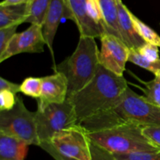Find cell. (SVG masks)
Instances as JSON below:
<instances>
[{
    "label": "cell",
    "mask_w": 160,
    "mask_h": 160,
    "mask_svg": "<svg viewBox=\"0 0 160 160\" xmlns=\"http://www.w3.org/2000/svg\"><path fill=\"white\" fill-rule=\"evenodd\" d=\"M15 94L9 91H0V111L11 110L17 102Z\"/></svg>",
    "instance_id": "obj_25"
},
{
    "label": "cell",
    "mask_w": 160,
    "mask_h": 160,
    "mask_svg": "<svg viewBox=\"0 0 160 160\" xmlns=\"http://www.w3.org/2000/svg\"><path fill=\"white\" fill-rule=\"evenodd\" d=\"M102 12L106 33L121 39L118 23L117 0H98ZM122 40V39H121Z\"/></svg>",
    "instance_id": "obj_16"
},
{
    "label": "cell",
    "mask_w": 160,
    "mask_h": 160,
    "mask_svg": "<svg viewBox=\"0 0 160 160\" xmlns=\"http://www.w3.org/2000/svg\"><path fill=\"white\" fill-rule=\"evenodd\" d=\"M128 88L124 77L117 76L101 65L87 86L67 97L78 117V124L112 109Z\"/></svg>",
    "instance_id": "obj_1"
},
{
    "label": "cell",
    "mask_w": 160,
    "mask_h": 160,
    "mask_svg": "<svg viewBox=\"0 0 160 160\" xmlns=\"http://www.w3.org/2000/svg\"><path fill=\"white\" fill-rule=\"evenodd\" d=\"M131 18H132L133 22H134L136 31L138 33L140 37L146 43L152 44V45H156V46L160 48V37L159 34L152 28L148 27L146 23L139 20L132 12H131Z\"/></svg>",
    "instance_id": "obj_19"
},
{
    "label": "cell",
    "mask_w": 160,
    "mask_h": 160,
    "mask_svg": "<svg viewBox=\"0 0 160 160\" xmlns=\"http://www.w3.org/2000/svg\"><path fill=\"white\" fill-rule=\"evenodd\" d=\"M137 51L146 59L150 60H157L159 59V47L150 43H145Z\"/></svg>",
    "instance_id": "obj_26"
},
{
    "label": "cell",
    "mask_w": 160,
    "mask_h": 160,
    "mask_svg": "<svg viewBox=\"0 0 160 160\" xmlns=\"http://www.w3.org/2000/svg\"><path fill=\"white\" fill-rule=\"evenodd\" d=\"M88 133L92 142L111 154L160 149L143 134L142 127L132 123H120Z\"/></svg>",
    "instance_id": "obj_4"
},
{
    "label": "cell",
    "mask_w": 160,
    "mask_h": 160,
    "mask_svg": "<svg viewBox=\"0 0 160 160\" xmlns=\"http://www.w3.org/2000/svg\"><path fill=\"white\" fill-rule=\"evenodd\" d=\"M35 117L40 145L50 142L56 133L78 123L74 108L67 98L62 103L50 104L44 109H37Z\"/></svg>",
    "instance_id": "obj_6"
},
{
    "label": "cell",
    "mask_w": 160,
    "mask_h": 160,
    "mask_svg": "<svg viewBox=\"0 0 160 160\" xmlns=\"http://www.w3.org/2000/svg\"><path fill=\"white\" fill-rule=\"evenodd\" d=\"M140 82L145 85V88H142L147 100L152 104L160 107V75L156 76L150 81H143L139 80Z\"/></svg>",
    "instance_id": "obj_21"
},
{
    "label": "cell",
    "mask_w": 160,
    "mask_h": 160,
    "mask_svg": "<svg viewBox=\"0 0 160 160\" xmlns=\"http://www.w3.org/2000/svg\"><path fill=\"white\" fill-rule=\"evenodd\" d=\"M27 2H28V0H3L0 3V6H17V5L23 4Z\"/></svg>",
    "instance_id": "obj_29"
},
{
    "label": "cell",
    "mask_w": 160,
    "mask_h": 160,
    "mask_svg": "<svg viewBox=\"0 0 160 160\" xmlns=\"http://www.w3.org/2000/svg\"><path fill=\"white\" fill-rule=\"evenodd\" d=\"M46 45L42 26L31 24L22 32L17 33L3 53L0 55V62L20 53H40Z\"/></svg>",
    "instance_id": "obj_9"
},
{
    "label": "cell",
    "mask_w": 160,
    "mask_h": 160,
    "mask_svg": "<svg viewBox=\"0 0 160 160\" xmlns=\"http://www.w3.org/2000/svg\"><path fill=\"white\" fill-rule=\"evenodd\" d=\"M99 65V50L95 38L80 36L73 54L63 62L55 66L54 70L62 72L67 77L68 97L81 91L92 81Z\"/></svg>",
    "instance_id": "obj_3"
},
{
    "label": "cell",
    "mask_w": 160,
    "mask_h": 160,
    "mask_svg": "<svg viewBox=\"0 0 160 160\" xmlns=\"http://www.w3.org/2000/svg\"><path fill=\"white\" fill-rule=\"evenodd\" d=\"M117 2H119V1H121V0H117Z\"/></svg>",
    "instance_id": "obj_30"
},
{
    "label": "cell",
    "mask_w": 160,
    "mask_h": 160,
    "mask_svg": "<svg viewBox=\"0 0 160 160\" xmlns=\"http://www.w3.org/2000/svg\"><path fill=\"white\" fill-rule=\"evenodd\" d=\"M120 123H132L142 128L160 125V107L128 87L113 108L80 124L88 132H93Z\"/></svg>",
    "instance_id": "obj_2"
},
{
    "label": "cell",
    "mask_w": 160,
    "mask_h": 160,
    "mask_svg": "<svg viewBox=\"0 0 160 160\" xmlns=\"http://www.w3.org/2000/svg\"><path fill=\"white\" fill-rule=\"evenodd\" d=\"M2 90L9 91L17 95V93L20 92V84H15L4 79L3 78H0V91Z\"/></svg>",
    "instance_id": "obj_28"
},
{
    "label": "cell",
    "mask_w": 160,
    "mask_h": 160,
    "mask_svg": "<svg viewBox=\"0 0 160 160\" xmlns=\"http://www.w3.org/2000/svg\"><path fill=\"white\" fill-rule=\"evenodd\" d=\"M28 146L20 139L0 133V160H25Z\"/></svg>",
    "instance_id": "obj_14"
},
{
    "label": "cell",
    "mask_w": 160,
    "mask_h": 160,
    "mask_svg": "<svg viewBox=\"0 0 160 160\" xmlns=\"http://www.w3.org/2000/svg\"><path fill=\"white\" fill-rule=\"evenodd\" d=\"M100 40V65L117 76L123 77L126 64L129 62L131 48L121 39L107 33H105Z\"/></svg>",
    "instance_id": "obj_8"
},
{
    "label": "cell",
    "mask_w": 160,
    "mask_h": 160,
    "mask_svg": "<svg viewBox=\"0 0 160 160\" xmlns=\"http://www.w3.org/2000/svg\"><path fill=\"white\" fill-rule=\"evenodd\" d=\"M52 0H28V17L25 23L42 26Z\"/></svg>",
    "instance_id": "obj_17"
},
{
    "label": "cell",
    "mask_w": 160,
    "mask_h": 160,
    "mask_svg": "<svg viewBox=\"0 0 160 160\" xmlns=\"http://www.w3.org/2000/svg\"><path fill=\"white\" fill-rule=\"evenodd\" d=\"M129 62L148 70L156 77L160 75V59L157 60H150L142 56L136 49H131Z\"/></svg>",
    "instance_id": "obj_20"
},
{
    "label": "cell",
    "mask_w": 160,
    "mask_h": 160,
    "mask_svg": "<svg viewBox=\"0 0 160 160\" xmlns=\"http://www.w3.org/2000/svg\"><path fill=\"white\" fill-rule=\"evenodd\" d=\"M142 132L156 146L160 148V125L143 127Z\"/></svg>",
    "instance_id": "obj_27"
},
{
    "label": "cell",
    "mask_w": 160,
    "mask_h": 160,
    "mask_svg": "<svg viewBox=\"0 0 160 160\" xmlns=\"http://www.w3.org/2000/svg\"><path fill=\"white\" fill-rule=\"evenodd\" d=\"M42 78V88L38 98V109H42L50 104L62 103L68 94V81L66 75L59 71Z\"/></svg>",
    "instance_id": "obj_11"
},
{
    "label": "cell",
    "mask_w": 160,
    "mask_h": 160,
    "mask_svg": "<svg viewBox=\"0 0 160 160\" xmlns=\"http://www.w3.org/2000/svg\"><path fill=\"white\" fill-rule=\"evenodd\" d=\"M116 160H160V149L112 154Z\"/></svg>",
    "instance_id": "obj_23"
},
{
    "label": "cell",
    "mask_w": 160,
    "mask_h": 160,
    "mask_svg": "<svg viewBox=\"0 0 160 160\" xmlns=\"http://www.w3.org/2000/svg\"><path fill=\"white\" fill-rule=\"evenodd\" d=\"M118 23L121 39L131 49H138L146 42L140 37L131 18V12L123 2H117Z\"/></svg>",
    "instance_id": "obj_12"
},
{
    "label": "cell",
    "mask_w": 160,
    "mask_h": 160,
    "mask_svg": "<svg viewBox=\"0 0 160 160\" xmlns=\"http://www.w3.org/2000/svg\"><path fill=\"white\" fill-rule=\"evenodd\" d=\"M65 15V2L64 0H52L45 21L42 25V31L45 42L51 56L52 57L54 65V52H53V42L57 32L58 28L61 20Z\"/></svg>",
    "instance_id": "obj_13"
},
{
    "label": "cell",
    "mask_w": 160,
    "mask_h": 160,
    "mask_svg": "<svg viewBox=\"0 0 160 160\" xmlns=\"http://www.w3.org/2000/svg\"><path fill=\"white\" fill-rule=\"evenodd\" d=\"M0 133L20 139L28 145H40L35 112L27 109L20 95L11 110L0 111Z\"/></svg>",
    "instance_id": "obj_5"
},
{
    "label": "cell",
    "mask_w": 160,
    "mask_h": 160,
    "mask_svg": "<svg viewBox=\"0 0 160 160\" xmlns=\"http://www.w3.org/2000/svg\"><path fill=\"white\" fill-rule=\"evenodd\" d=\"M42 88V78H30L23 80L20 84V92L27 96L39 98L41 96Z\"/></svg>",
    "instance_id": "obj_22"
},
{
    "label": "cell",
    "mask_w": 160,
    "mask_h": 160,
    "mask_svg": "<svg viewBox=\"0 0 160 160\" xmlns=\"http://www.w3.org/2000/svg\"><path fill=\"white\" fill-rule=\"evenodd\" d=\"M46 152H48L55 160H75L62 156L55 150V148L50 145L49 142H45L41 144L40 146ZM92 160H116L114 159L112 154L107 152L106 150L100 148L98 145H95L92 142Z\"/></svg>",
    "instance_id": "obj_18"
},
{
    "label": "cell",
    "mask_w": 160,
    "mask_h": 160,
    "mask_svg": "<svg viewBox=\"0 0 160 160\" xmlns=\"http://www.w3.org/2000/svg\"><path fill=\"white\" fill-rule=\"evenodd\" d=\"M64 17L74 22L79 30L80 36L101 38L106 31L89 17L88 0H64Z\"/></svg>",
    "instance_id": "obj_10"
},
{
    "label": "cell",
    "mask_w": 160,
    "mask_h": 160,
    "mask_svg": "<svg viewBox=\"0 0 160 160\" xmlns=\"http://www.w3.org/2000/svg\"><path fill=\"white\" fill-rule=\"evenodd\" d=\"M18 25L0 28V55L5 52L9 45V42L17 34V28Z\"/></svg>",
    "instance_id": "obj_24"
},
{
    "label": "cell",
    "mask_w": 160,
    "mask_h": 160,
    "mask_svg": "<svg viewBox=\"0 0 160 160\" xmlns=\"http://www.w3.org/2000/svg\"><path fill=\"white\" fill-rule=\"evenodd\" d=\"M28 17V3L17 6H0V28L25 23Z\"/></svg>",
    "instance_id": "obj_15"
},
{
    "label": "cell",
    "mask_w": 160,
    "mask_h": 160,
    "mask_svg": "<svg viewBox=\"0 0 160 160\" xmlns=\"http://www.w3.org/2000/svg\"><path fill=\"white\" fill-rule=\"evenodd\" d=\"M48 142L58 153L69 159H92V142L87 130L81 124L56 133Z\"/></svg>",
    "instance_id": "obj_7"
}]
</instances>
